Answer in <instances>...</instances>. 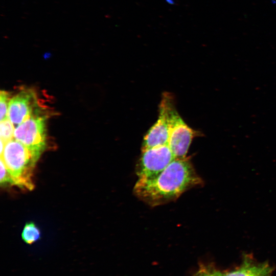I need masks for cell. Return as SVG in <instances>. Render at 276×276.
Wrapping results in <instances>:
<instances>
[{
    "label": "cell",
    "instance_id": "6da1fadb",
    "mask_svg": "<svg viewBox=\"0 0 276 276\" xmlns=\"http://www.w3.org/2000/svg\"><path fill=\"white\" fill-rule=\"evenodd\" d=\"M188 157L176 159L156 176L137 179L133 193L151 206L176 200L188 190L203 185Z\"/></svg>",
    "mask_w": 276,
    "mask_h": 276
},
{
    "label": "cell",
    "instance_id": "7a4b0ae2",
    "mask_svg": "<svg viewBox=\"0 0 276 276\" xmlns=\"http://www.w3.org/2000/svg\"><path fill=\"white\" fill-rule=\"evenodd\" d=\"M1 156L10 175L11 184L32 190V170L40 155L12 139L5 144Z\"/></svg>",
    "mask_w": 276,
    "mask_h": 276
},
{
    "label": "cell",
    "instance_id": "3957f363",
    "mask_svg": "<svg viewBox=\"0 0 276 276\" xmlns=\"http://www.w3.org/2000/svg\"><path fill=\"white\" fill-rule=\"evenodd\" d=\"M48 116L41 110L18 125L14 138L30 150L40 156L47 144Z\"/></svg>",
    "mask_w": 276,
    "mask_h": 276
},
{
    "label": "cell",
    "instance_id": "277c9868",
    "mask_svg": "<svg viewBox=\"0 0 276 276\" xmlns=\"http://www.w3.org/2000/svg\"><path fill=\"white\" fill-rule=\"evenodd\" d=\"M176 110L172 95L164 94L159 106L158 118L145 135L141 149L169 146L171 118Z\"/></svg>",
    "mask_w": 276,
    "mask_h": 276
},
{
    "label": "cell",
    "instance_id": "5b68a950",
    "mask_svg": "<svg viewBox=\"0 0 276 276\" xmlns=\"http://www.w3.org/2000/svg\"><path fill=\"white\" fill-rule=\"evenodd\" d=\"M37 93L33 88L21 89L9 101L8 117L13 124L19 125L42 110Z\"/></svg>",
    "mask_w": 276,
    "mask_h": 276
},
{
    "label": "cell",
    "instance_id": "8992f818",
    "mask_svg": "<svg viewBox=\"0 0 276 276\" xmlns=\"http://www.w3.org/2000/svg\"><path fill=\"white\" fill-rule=\"evenodd\" d=\"M203 135L201 132L189 127L179 116L177 110L173 113L171 121L169 146L176 158L187 156L193 140Z\"/></svg>",
    "mask_w": 276,
    "mask_h": 276
},
{
    "label": "cell",
    "instance_id": "52a82bcc",
    "mask_svg": "<svg viewBox=\"0 0 276 276\" xmlns=\"http://www.w3.org/2000/svg\"><path fill=\"white\" fill-rule=\"evenodd\" d=\"M273 268L268 263H257L245 256L242 264L235 269L224 272L222 276H270Z\"/></svg>",
    "mask_w": 276,
    "mask_h": 276
},
{
    "label": "cell",
    "instance_id": "ba28073f",
    "mask_svg": "<svg viewBox=\"0 0 276 276\" xmlns=\"http://www.w3.org/2000/svg\"><path fill=\"white\" fill-rule=\"evenodd\" d=\"M41 232L39 228L33 222H27L21 233V238L23 241L31 244L40 239Z\"/></svg>",
    "mask_w": 276,
    "mask_h": 276
},
{
    "label": "cell",
    "instance_id": "9c48e42d",
    "mask_svg": "<svg viewBox=\"0 0 276 276\" xmlns=\"http://www.w3.org/2000/svg\"><path fill=\"white\" fill-rule=\"evenodd\" d=\"M14 130L13 124L8 117L1 121V140L5 143L12 140L13 137H14Z\"/></svg>",
    "mask_w": 276,
    "mask_h": 276
},
{
    "label": "cell",
    "instance_id": "30bf717a",
    "mask_svg": "<svg viewBox=\"0 0 276 276\" xmlns=\"http://www.w3.org/2000/svg\"><path fill=\"white\" fill-rule=\"evenodd\" d=\"M9 93L1 90L0 93V114L1 121L8 118V109L10 101Z\"/></svg>",
    "mask_w": 276,
    "mask_h": 276
},
{
    "label": "cell",
    "instance_id": "8fae6325",
    "mask_svg": "<svg viewBox=\"0 0 276 276\" xmlns=\"http://www.w3.org/2000/svg\"><path fill=\"white\" fill-rule=\"evenodd\" d=\"M223 272L212 266L201 265L195 276H222Z\"/></svg>",
    "mask_w": 276,
    "mask_h": 276
},
{
    "label": "cell",
    "instance_id": "7c38bea8",
    "mask_svg": "<svg viewBox=\"0 0 276 276\" xmlns=\"http://www.w3.org/2000/svg\"><path fill=\"white\" fill-rule=\"evenodd\" d=\"M1 184H6L7 183H11L10 175L7 170L6 166L3 159L1 158Z\"/></svg>",
    "mask_w": 276,
    "mask_h": 276
}]
</instances>
